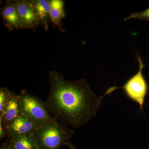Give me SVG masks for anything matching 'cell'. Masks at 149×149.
Masks as SVG:
<instances>
[{
  "mask_svg": "<svg viewBox=\"0 0 149 149\" xmlns=\"http://www.w3.org/2000/svg\"><path fill=\"white\" fill-rule=\"evenodd\" d=\"M48 77L50 89L44 103L59 123L77 128L96 116L105 95H96L84 79L68 81L56 70L51 71Z\"/></svg>",
  "mask_w": 149,
  "mask_h": 149,
  "instance_id": "6da1fadb",
  "label": "cell"
},
{
  "mask_svg": "<svg viewBox=\"0 0 149 149\" xmlns=\"http://www.w3.org/2000/svg\"><path fill=\"white\" fill-rule=\"evenodd\" d=\"M74 133L73 129L56 121L43 124L34 135L40 149H60Z\"/></svg>",
  "mask_w": 149,
  "mask_h": 149,
  "instance_id": "7a4b0ae2",
  "label": "cell"
},
{
  "mask_svg": "<svg viewBox=\"0 0 149 149\" xmlns=\"http://www.w3.org/2000/svg\"><path fill=\"white\" fill-rule=\"evenodd\" d=\"M137 59L139 64V71L130 77L120 88L113 86L106 91L108 94H110L118 89H123L127 97L139 105L140 109L143 110L145 98L148 92V86L146 81L143 74L145 67L143 61L139 54L137 53Z\"/></svg>",
  "mask_w": 149,
  "mask_h": 149,
  "instance_id": "3957f363",
  "label": "cell"
},
{
  "mask_svg": "<svg viewBox=\"0 0 149 149\" xmlns=\"http://www.w3.org/2000/svg\"><path fill=\"white\" fill-rule=\"evenodd\" d=\"M19 97L22 113L29 116L40 125L57 121L49 112L44 102L40 98L26 91H22Z\"/></svg>",
  "mask_w": 149,
  "mask_h": 149,
  "instance_id": "277c9868",
  "label": "cell"
},
{
  "mask_svg": "<svg viewBox=\"0 0 149 149\" xmlns=\"http://www.w3.org/2000/svg\"><path fill=\"white\" fill-rule=\"evenodd\" d=\"M13 2L18 12L22 29H35L40 24L30 1L17 0Z\"/></svg>",
  "mask_w": 149,
  "mask_h": 149,
  "instance_id": "5b68a950",
  "label": "cell"
},
{
  "mask_svg": "<svg viewBox=\"0 0 149 149\" xmlns=\"http://www.w3.org/2000/svg\"><path fill=\"white\" fill-rule=\"evenodd\" d=\"M40 125L32 118L21 113L5 130L7 136L21 135L34 132Z\"/></svg>",
  "mask_w": 149,
  "mask_h": 149,
  "instance_id": "8992f818",
  "label": "cell"
},
{
  "mask_svg": "<svg viewBox=\"0 0 149 149\" xmlns=\"http://www.w3.org/2000/svg\"><path fill=\"white\" fill-rule=\"evenodd\" d=\"M5 26L10 31L22 29L17 10L13 1H7L1 10Z\"/></svg>",
  "mask_w": 149,
  "mask_h": 149,
  "instance_id": "52a82bcc",
  "label": "cell"
},
{
  "mask_svg": "<svg viewBox=\"0 0 149 149\" xmlns=\"http://www.w3.org/2000/svg\"><path fill=\"white\" fill-rule=\"evenodd\" d=\"M21 113L19 95L14 93L5 107L3 113L0 115L2 117L3 127L5 131Z\"/></svg>",
  "mask_w": 149,
  "mask_h": 149,
  "instance_id": "ba28073f",
  "label": "cell"
},
{
  "mask_svg": "<svg viewBox=\"0 0 149 149\" xmlns=\"http://www.w3.org/2000/svg\"><path fill=\"white\" fill-rule=\"evenodd\" d=\"M7 136L13 149H40L35 140L34 132Z\"/></svg>",
  "mask_w": 149,
  "mask_h": 149,
  "instance_id": "9c48e42d",
  "label": "cell"
},
{
  "mask_svg": "<svg viewBox=\"0 0 149 149\" xmlns=\"http://www.w3.org/2000/svg\"><path fill=\"white\" fill-rule=\"evenodd\" d=\"M37 16L42 24L46 30L49 28L51 6L50 1L48 0H31Z\"/></svg>",
  "mask_w": 149,
  "mask_h": 149,
  "instance_id": "30bf717a",
  "label": "cell"
},
{
  "mask_svg": "<svg viewBox=\"0 0 149 149\" xmlns=\"http://www.w3.org/2000/svg\"><path fill=\"white\" fill-rule=\"evenodd\" d=\"M51 9L50 18L51 21L62 32L65 30L62 27V19L65 17L64 11V3L62 0L50 1Z\"/></svg>",
  "mask_w": 149,
  "mask_h": 149,
  "instance_id": "8fae6325",
  "label": "cell"
},
{
  "mask_svg": "<svg viewBox=\"0 0 149 149\" xmlns=\"http://www.w3.org/2000/svg\"><path fill=\"white\" fill-rule=\"evenodd\" d=\"M13 93L5 87H1L0 88V115L3 113L5 107Z\"/></svg>",
  "mask_w": 149,
  "mask_h": 149,
  "instance_id": "7c38bea8",
  "label": "cell"
},
{
  "mask_svg": "<svg viewBox=\"0 0 149 149\" xmlns=\"http://www.w3.org/2000/svg\"><path fill=\"white\" fill-rule=\"evenodd\" d=\"M132 19H138L140 20L149 21V8L140 12L132 13L128 17L124 18V21Z\"/></svg>",
  "mask_w": 149,
  "mask_h": 149,
  "instance_id": "4fadbf2b",
  "label": "cell"
},
{
  "mask_svg": "<svg viewBox=\"0 0 149 149\" xmlns=\"http://www.w3.org/2000/svg\"><path fill=\"white\" fill-rule=\"evenodd\" d=\"M6 136H7V134L3 127L2 117L0 116V140H1Z\"/></svg>",
  "mask_w": 149,
  "mask_h": 149,
  "instance_id": "5bb4252c",
  "label": "cell"
},
{
  "mask_svg": "<svg viewBox=\"0 0 149 149\" xmlns=\"http://www.w3.org/2000/svg\"><path fill=\"white\" fill-rule=\"evenodd\" d=\"M0 149H13V148L12 147L9 141L7 139L5 142H3L1 144Z\"/></svg>",
  "mask_w": 149,
  "mask_h": 149,
  "instance_id": "9a60e30c",
  "label": "cell"
},
{
  "mask_svg": "<svg viewBox=\"0 0 149 149\" xmlns=\"http://www.w3.org/2000/svg\"><path fill=\"white\" fill-rule=\"evenodd\" d=\"M65 146H67L68 147H69L70 149H77L74 147V146L72 145L70 140H68V141H67L66 143H65Z\"/></svg>",
  "mask_w": 149,
  "mask_h": 149,
  "instance_id": "2e32d148",
  "label": "cell"
}]
</instances>
